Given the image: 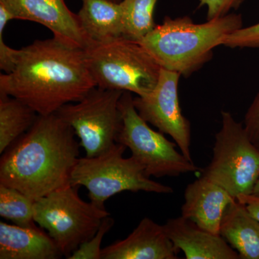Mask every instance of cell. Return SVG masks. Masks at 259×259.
<instances>
[{"instance_id":"6da1fadb","label":"cell","mask_w":259,"mask_h":259,"mask_svg":"<svg viewBox=\"0 0 259 259\" xmlns=\"http://www.w3.org/2000/svg\"><path fill=\"white\" fill-rule=\"evenodd\" d=\"M96 87L84 49L56 36L19 49L14 69L0 75V93L21 100L42 116L79 101Z\"/></svg>"},{"instance_id":"7a4b0ae2","label":"cell","mask_w":259,"mask_h":259,"mask_svg":"<svg viewBox=\"0 0 259 259\" xmlns=\"http://www.w3.org/2000/svg\"><path fill=\"white\" fill-rule=\"evenodd\" d=\"M74 130L56 113L39 115L0 159V184L36 201L70 185L79 158Z\"/></svg>"},{"instance_id":"3957f363","label":"cell","mask_w":259,"mask_h":259,"mask_svg":"<svg viewBox=\"0 0 259 259\" xmlns=\"http://www.w3.org/2000/svg\"><path fill=\"white\" fill-rule=\"evenodd\" d=\"M243 27L241 15L228 14L194 23L188 16L166 17L140 41L163 69L190 76L210 60L214 48Z\"/></svg>"},{"instance_id":"277c9868","label":"cell","mask_w":259,"mask_h":259,"mask_svg":"<svg viewBox=\"0 0 259 259\" xmlns=\"http://www.w3.org/2000/svg\"><path fill=\"white\" fill-rule=\"evenodd\" d=\"M96 86L144 96L156 87L161 67L139 42L124 37L84 49Z\"/></svg>"},{"instance_id":"5b68a950","label":"cell","mask_w":259,"mask_h":259,"mask_svg":"<svg viewBox=\"0 0 259 259\" xmlns=\"http://www.w3.org/2000/svg\"><path fill=\"white\" fill-rule=\"evenodd\" d=\"M126 148L115 143L98 156L79 158L71 173L70 185L86 187L90 201L100 207H105L107 199L125 191L173 193L170 186L151 180L133 156L124 158Z\"/></svg>"},{"instance_id":"8992f818","label":"cell","mask_w":259,"mask_h":259,"mask_svg":"<svg viewBox=\"0 0 259 259\" xmlns=\"http://www.w3.org/2000/svg\"><path fill=\"white\" fill-rule=\"evenodd\" d=\"M77 187L58 189L34 202V220L53 238L66 258L91 239L104 218L110 216L105 207L85 202Z\"/></svg>"},{"instance_id":"52a82bcc","label":"cell","mask_w":259,"mask_h":259,"mask_svg":"<svg viewBox=\"0 0 259 259\" xmlns=\"http://www.w3.org/2000/svg\"><path fill=\"white\" fill-rule=\"evenodd\" d=\"M212 158L202 176L232 197L251 194L259 177V150L244 125L228 111L221 112V127L214 136Z\"/></svg>"},{"instance_id":"ba28073f","label":"cell","mask_w":259,"mask_h":259,"mask_svg":"<svg viewBox=\"0 0 259 259\" xmlns=\"http://www.w3.org/2000/svg\"><path fill=\"white\" fill-rule=\"evenodd\" d=\"M119 108L121 125L116 143L131 150V156L142 165L148 177H175L198 171L193 161L177 151L176 144L168 141L163 133L151 128L140 116L132 93L124 92Z\"/></svg>"},{"instance_id":"9c48e42d","label":"cell","mask_w":259,"mask_h":259,"mask_svg":"<svg viewBox=\"0 0 259 259\" xmlns=\"http://www.w3.org/2000/svg\"><path fill=\"white\" fill-rule=\"evenodd\" d=\"M123 93L96 87L79 101L67 104L56 112L74 130L88 157L98 156L115 144Z\"/></svg>"},{"instance_id":"30bf717a","label":"cell","mask_w":259,"mask_h":259,"mask_svg":"<svg viewBox=\"0 0 259 259\" xmlns=\"http://www.w3.org/2000/svg\"><path fill=\"white\" fill-rule=\"evenodd\" d=\"M181 74L161 68L156 87L147 95L134 97V106L148 123L171 136L187 159L191 156L190 121L182 114L179 100Z\"/></svg>"},{"instance_id":"8fae6325","label":"cell","mask_w":259,"mask_h":259,"mask_svg":"<svg viewBox=\"0 0 259 259\" xmlns=\"http://www.w3.org/2000/svg\"><path fill=\"white\" fill-rule=\"evenodd\" d=\"M14 20H28L47 27L54 36L64 39L85 49L88 42L80 26L77 14L65 0H0Z\"/></svg>"},{"instance_id":"7c38bea8","label":"cell","mask_w":259,"mask_h":259,"mask_svg":"<svg viewBox=\"0 0 259 259\" xmlns=\"http://www.w3.org/2000/svg\"><path fill=\"white\" fill-rule=\"evenodd\" d=\"M179 253L164 226L146 217L125 239L102 248V259H177Z\"/></svg>"},{"instance_id":"4fadbf2b","label":"cell","mask_w":259,"mask_h":259,"mask_svg":"<svg viewBox=\"0 0 259 259\" xmlns=\"http://www.w3.org/2000/svg\"><path fill=\"white\" fill-rule=\"evenodd\" d=\"M236 199L221 186L202 176L187 185L182 216L209 233L220 235L225 211Z\"/></svg>"},{"instance_id":"5bb4252c","label":"cell","mask_w":259,"mask_h":259,"mask_svg":"<svg viewBox=\"0 0 259 259\" xmlns=\"http://www.w3.org/2000/svg\"><path fill=\"white\" fill-rule=\"evenodd\" d=\"M163 226L172 243L187 259L241 258L221 235L209 233L183 216L168 220Z\"/></svg>"},{"instance_id":"9a60e30c","label":"cell","mask_w":259,"mask_h":259,"mask_svg":"<svg viewBox=\"0 0 259 259\" xmlns=\"http://www.w3.org/2000/svg\"><path fill=\"white\" fill-rule=\"evenodd\" d=\"M62 256L55 241L40 227L0 223V259H57Z\"/></svg>"},{"instance_id":"2e32d148","label":"cell","mask_w":259,"mask_h":259,"mask_svg":"<svg viewBox=\"0 0 259 259\" xmlns=\"http://www.w3.org/2000/svg\"><path fill=\"white\" fill-rule=\"evenodd\" d=\"M81 2V9L76 14L83 35L88 40V47L123 37V14L120 2Z\"/></svg>"},{"instance_id":"e0dca14e","label":"cell","mask_w":259,"mask_h":259,"mask_svg":"<svg viewBox=\"0 0 259 259\" xmlns=\"http://www.w3.org/2000/svg\"><path fill=\"white\" fill-rule=\"evenodd\" d=\"M220 235L241 258L259 259L258 221L237 199L225 211Z\"/></svg>"},{"instance_id":"ac0fdd59","label":"cell","mask_w":259,"mask_h":259,"mask_svg":"<svg viewBox=\"0 0 259 259\" xmlns=\"http://www.w3.org/2000/svg\"><path fill=\"white\" fill-rule=\"evenodd\" d=\"M38 117L25 102L0 93V153L26 134Z\"/></svg>"},{"instance_id":"d6986e66","label":"cell","mask_w":259,"mask_h":259,"mask_svg":"<svg viewBox=\"0 0 259 259\" xmlns=\"http://www.w3.org/2000/svg\"><path fill=\"white\" fill-rule=\"evenodd\" d=\"M158 0H121L123 14V37L140 42L156 27L155 7Z\"/></svg>"},{"instance_id":"ffe728a7","label":"cell","mask_w":259,"mask_h":259,"mask_svg":"<svg viewBox=\"0 0 259 259\" xmlns=\"http://www.w3.org/2000/svg\"><path fill=\"white\" fill-rule=\"evenodd\" d=\"M34 202L20 191L0 184V216L13 224L35 227Z\"/></svg>"},{"instance_id":"44dd1931","label":"cell","mask_w":259,"mask_h":259,"mask_svg":"<svg viewBox=\"0 0 259 259\" xmlns=\"http://www.w3.org/2000/svg\"><path fill=\"white\" fill-rule=\"evenodd\" d=\"M114 223L115 221L110 215L104 218L96 234L80 245L68 259H102V240L114 226Z\"/></svg>"},{"instance_id":"7402d4cb","label":"cell","mask_w":259,"mask_h":259,"mask_svg":"<svg viewBox=\"0 0 259 259\" xmlns=\"http://www.w3.org/2000/svg\"><path fill=\"white\" fill-rule=\"evenodd\" d=\"M223 46L231 49L243 48H259V23L238 29L223 40Z\"/></svg>"},{"instance_id":"603a6c76","label":"cell","mask_w":259,"mask_h":259,"mask_svg":"<svg viewBox=\"0 0 259 259\" xmlns=\"http://www.w3.org/2000/svg\"><path fill=\"white\" fill-rule=\"evenodd\" d=\"M245 0H199V8H207V20L228 15L231 10H237Z\"/></svg>"},{"instance_id":"cb8c5ba5","label":"cell","mask_w":259,"mask_h":259,"mask_svg":"<svg viewBox=\"0 0 259 259\" xmlns=\"http://www.w3.org/2000/svg\"><path fill=\"white\" fill-rule=\"evenodd\" d=\"M243 125L250 141L259 150V92L247 110Z\"/></svg>"},{"instance_id":"d4e9b609","label":"cell","mask_w":259,"mask_h":259,"mask_svg":"<svg viewBox=\"0 0 259 259\" xmlns=\"http://www.w3.org/2000/svg\"><path fill=\"white\" fill-rule=\"evenodd\" d=\"M19 49H12L5 42L3 33H0V69L5 74L11 72L16 64Z\"/></svg>"},{"instance_id":"484cf974","label":"cell","mask_w":259,"mask_h":259,"mask_svg":"<svg viewBox=\"0 0 259 259\" xmlns=\"http://www.w3.org/2000/svg\"><path fill=\"white\" fill-rule=\"evenodd\" d=\"M241 203L244 204L250 214L258 221L259 223V197L253 194H243L240 195L236 199Z\"/></svg>"},{"instance_id":"4316f807","label":"cell","mask_w":259,"mask_h":259,"mask_svg":"<svg viewBox=\"0 0 259 259\" xmlns=\"http://www.w3.org/2000/svg\"><path fill=\"white\" fill-rule=\"evenodd\" d=\"M253 195L257 196V197H259V177L258 180H257L256 183L254 186V188H253Z\"/></svg>"},{"instance_id":"83f0119b","label":"cell","mask_w":259,"mask_h":259,"mask_svg":"<svg viewBox=\"0 0 259 259\" xmlns=\"http://www.w3.org/2000/svg\"><path fill=\"white\" fill-rule=\"evenodd\" d=\"M110 1L116 2V3H120V2H121V0H110Z\"/></svg>"}]
</instances>
